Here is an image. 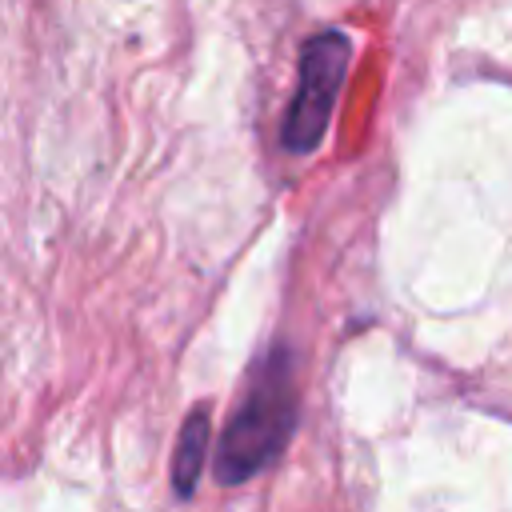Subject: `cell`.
<instances>
[{"instance_id": "obj_3", "label": "cell", "mask_w": 512, "mask_h": 512, "mask_svg": "<svg viewBox=\"0 0 512 512\" xmlns=\"http://www.w3.org/2000/svg\"><path fill=\"white\" fill-rule=\"evenodd\" d=\"M208 432H212V420H208V408H192L180 424V436H176V452H172V488L180 500H188L200 484V472H204V456H208Z\"/></svg>"}, {"instance_id": "obj_2", "label": "cell", "mask_w": 512, "mask_h": 512, "mask_svg": "<svg viewBox=\"0 0 512 512\" xmlns=\"http://www.w3.org/2000/svg\"><path fill=\"white\" fill-rule=\"evenodd\" d=\"M348 60H352V40L336 28L316 32L304 44L300 84H296V96H292V104L284 112V128H280V144L288 152L308 156L320 148L332 108H336V96H340V84H344V72H348Z\"/></svg>"}, {"instance_id": "obj_1", "label": "cell", "mask_w": 512, "mask_h": 512, "mask_svg": "<svg viewBox=\"0 0 512 512\" xmlns=\"http://www.w3.org/2000/svg\"><path fill=\"white\" fill-rule=\"evenodd\" d=\"M296 428V372L292 352L276 344L248 380V392L232 420L224 424V436L216 444V480L236 488L264 472L288 444Z\"/></svg>"}]
</instances>
